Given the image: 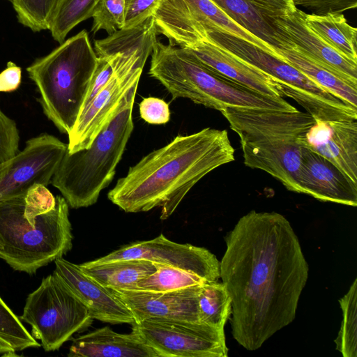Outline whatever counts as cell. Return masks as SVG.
<instances>
[{"instance_id":"cell-1","label":"cell","mask_w":357,"mask_h":357,"mask_svg":"<svg viewBox=\"0 0 357 357\" xmlns=\"http://www.w3.org/2000/svg\"><path fill=\"white\" fill-rule=\"evenodd\" d=\"M225 240L220 272L231 299L232 336L255 351L294 320L308 264L290 222L274 211H250Z\"/></svg>"},{"instance_id":"cell-2","label":"cell","mask_w":357,"mask_h":357,"mask_svg":"<svg viewBox=\"0 0 357 357\" xmlns=\"http://www.w3.org/2000/svg\"><path fill=\"white\" fill-rule=\"evenodd\" d=\"M234 151L226 130L178 135L130 167L107 197L127 213L161 207L160 219L166 220L199 180L234 161Z\"/></svg>"},{"instance_id":"cell-3","label":"cell","mask_w":357,"mask_h":357,"mask_svg":"<svg viewBox=\"0 0 357 357\" xmlns=\"http://www.w3.org/2000/svg\"><path fill=\"white\" fill-rule=\"evenodd\" d=\"M68 204L43 185L0 201V258L33 274L73 246Z\"/></svg>"},{"instance_id":"cell-4","label":"cell","mask_w":357,"mask_h":357,"mask_svg":"<svg viewBox=\"0 0 357 357\" xmlns=\"http://www.w3.org/2000/svg\"><path fill=\"white\" fill-rule=\"evenodd\" d=\"M239 137L244 164L301 193V138L315 123L307 112L227 107L220 112Z\"/></svg>"},{"instance_id":"cell-5","label":"cell","mask_w":357,"mask_h":357,"mask_svg":"<svg viewBox=\"0 0 357 357\" xmlns=\"http://www.w3.org/2000/svg\"><path fill=\"white\" fill-rule=\"evenodd\" d=\"M149 75L173 99L188 98L220 112L227 107L296 111L283 98L258 93L204 66L183 47L156 41Z\"/></svg>"},{"instance_id":"cell-6","label":"cell","mask_w":357,"mask_h":357,"mask_svg":"<svg viewBox=\"0 0 357 357\" xmlns=\"http://www.w3.org/2000/svg\"><path fill=\"white\" fill-rule=\"evenodd\" d=\"M138 84L125 95L112 119L91 145L73 153L66 151L51 183L73 208L94 204L112 181L132 132V108Z\"/></svg>"},{"instance_id":"cell-7","label":"cell","mask_w":357,"mask_h":357,"mask_svg":"<svg viewBox=\"0 0 357 357\" xmlns=\"http://www.w3.org/2000/svg\"><path fill=\"white\" fill-rule=\"evenodd\" d=\"M97 59L88 33L82 30L26 68L43 113L62 133L68 135L77 119Z\"/></svg>"},{"instance_id":"cell-8","label":"cell","mask_w":357,"mask_h":357,"mask_svg":"<svg viewBox=\"0 0 357 357\" xmlns=\"http://www.w3.org/2000/svg\"><path fill=\"white\" fill-rule=\"evenodd\" d=\"M203 29L214 42L273 77L279 84L282 96L295 100L315 121L357 119V107L324 89L287 62L244 40Z\"/></svg>"},{"instance_id":"cell-9","label":"cell","mask_w":357,"mask_h":357,"mask_svg":"<svg viewBox=\"0 0 357 357\" xmlns=\"http://www.w3.org/2000/svg\"><path fill=\"white\" fill-rule=\"evenodd\" d=\"M20 319L46 351L59 349L73 335L82 333L93 319L83 303L54 273L43 279L26 301Z\"/></svg>"},{"instance_id":"cell-10","label":"cell","mask_w":357,"mask_h":357,"mask_svg":"<svg viewBox=\"0 0 357 357\" xmlns=\"http://www.w3.org/2000/svg\"><path fill=\"white\" fill-rule=\"evenodd\" d=\"M161 357H227L225 329L202 322L153 318L132 324Z\"/></svg>"},{"instance_id":"cell-11","label":"cell","mask_w":357,"mask_h":357,"mask_svg":"<svg viewBox=\"0 0 357 357\" xmlns=\"http://www.w3.org/2000/svg\"><path fill=\"white\" fill-rule=\"evenodd\" d=\"M209 69L266 96L282 98L276 81L214 42L201 25L193 24L166 36Z\"/></svg>"},{"instance_id":"cell-12","label":"cell","mask_w":357,"mask_h":357,"mask_svg":"<svg viewBox=\"0 0 357 357\" xmlns=\"http://www.w3.org/2000/svg\"><path fill=\"white\" fill-rule=\"evenodd\" d=\"M68 144L47 133L32 137L24 149L0 164V201L26 193L36 185L47 186Z\"/></svg>"},{"instance_id":"cell-13","label":"cell","mask_w":357,"mask_h":357,"mask_svg":"<svg viewBox=\"0 0 357 357\" xmlns=\"http://www.w3.org/2000/svg\"><path fill=\"white\" fill-rule=\"evenodd\" d=\"M125 259H144L165 264L195 273L208 282L220 278V261L208 250L175 243L162 234L151 240L124 245L89 262L99 264Z\"/></svg>"},{"instance_id":"cell-14","label":"cell","mask_w":357,"mask_h":357,"mask_svg":"<svg viewBox=\"0 0 357 357\" xmlns=\"http://www.w3.org/2000/svg\"><path fill=\"white\" fill-rule=\"evenodd\" d=\"M275 38L321 67L357 86V63L349 61L328 45L306 24L304 12L294 11L271 17Z\"/></svg>"},{"instance_id":"cell-15","label":"cell","mask_w":357,"mask_h":357,"mask_svg":"<svg viewBox=\"0 0 357 357\" xmlns=\"http://www.w3.org/2000/svg\"><path fill=\"white\" fill-rule=\"evenodd\" d=\"M153 17L157 29L197 24L244 40L280 59L274 47L237 24L211 0H161Z\"/></svg>"},{"instance_id":"cell-16","label":"cell","mask_w":357,"mask_h":357,"mask_svg":"<svg viewBox=\"0 0 357 357\" xmlns=\"http://www.w3.org/2000/svg\"><path fill=\"white\" fill-rule=\"evenodd\" d=\"M142 70H115L109 82L79 113L68 134V153L89 148L102 128L112 119L129 89L139 84Z\"/></svg>"},{"instance_id":"cell-17","label":"cell","mask_w":357,"mask_h":357,"mask_svg":"<svg viewBox=\"0 0 357 357\" xmlns=\"http://www.w3.org/2000/svg\"><path fill=\"white\" fill-rule=\"evenodd\" d=\"M54 273L88 309L93 319L112 324L135 322L126 304L112 291L62 257L54 260Z\"/></svg>"},{"instance_id":"cell-18","label":"cell","mask_w":357,"mask_h":357,"mask_svg":"<svg viewBox=\"0 0 357 357\" xmlns=\"http://www.w3.org/2000/svg\"><path fill=\"white\" fill-rule=\"evenodd\" d=\"M199 287L171 291L109 289L131 311L135 322L153 318L200 322L197 303Z\"/></svg>"},{"instance_id":"cell-19","label":"cell","mask_w":357,"mask_h":357,"mask_svg":"<svg viewBox=\"0 0 357 357\" xmlns=\"http://www.w3.org/2000/svg\"><path fill=\"white\" fill-rule=\"evenodd\" d=\"M298 184L301 193L319 201L357 206V183L329 160L303 146Z\"/></svg>"},{"instance_id":"cell-20","label":"cell","mask_w":357,"mask_h":357,"mask_svg":"<svg viewBox=\"0 0 357 357\" xmlns=\"http://www.w3.org/2000/svg\"><path fill=\"white\" fill-rule=\"evenodd\" d=\"M300 141L357 183V119L316 121Z\"/></svg>"},{"instance_id":"cell-21","label":"cell","mask_w":357,"mask_h":357,"mask_svg":"<svg viewBox=\"0 0 357 357\" xmlns=\"http://www.w3.org/2000/svg\"><path fill=\"white\" fill-rule=\"evenodd\" d=\"M157 32L153 15L134 26L117 30L105 38L95 40V52L97 56L109 59L114 70H143L157 41Z\"/></svg>"},{"instance_id":"cell-22","label":"cell","mask_w":357,"mask_h":357,"mask_svg":"<svg viewBox=\"0 0 357 357\" xmlns=\"http://www.w3.org/2000/svg\"><path fill=\"white\" fill-rule=\"evenodd\" d=\"M69 357H161L135 332L119 333L105 326L73 339Z\"/></svg>"},{"instance_id":"cell-23","label":"cell","mask_w":357,"mask_h":357,"mask_svg":"<svg viewBox=\"0 0 357 357\" xmlns=\"http://www.w3.org/2000/svg\"><path fill=\"white\" fill-rule=\"evenodd\" d=\"M89 276L108 289H136L137 282L155 271L153 263L144 259L117 260L79 264Z\"/></svg>"},{"instance_id":"cell-24","label":"cell","mask_w":357,"mask_h":357,"mask_svg":"<svg viewBox=\"0 0 357 357\" xmlns=\"http://www.w3.org/2000/svg\"><path fill=\"white\" fill-rule=\"evenodd\" d=\"M280 59L346 103L357 107V86L310 61L287 44L275 47Z\"/></svg>"},{"instance_id":"cell-25","label":"cell","mask_w":357,"mask_h":357,"mask_svg":"<svg viewBox=\"0 0 357 357\" xmlns=\"http://www.w3.org/2000/svg\"><path fill=\"white\" fill-rule=\"evenodd\" d=\"M307 26L328 45L345 59L357 63V29L342 13L318 15L304 12Z\"/></svg>"},{"instance_id":"cell-26","label":"cell","mask_w":357,"mask_h":357,"mask_svg":"<svg viewBox=\"0 0 357 357\" xmlns=\"http://www.w3.org/2000/svg\"><path fill=\"white\" fill-rule=\"evenodd\" d=\"M245 29L273 47H278L271 16L250 0H211Z\"/></svg>"},{"instance_id":"cell-27","label":"cell","mask_w":357,"mask_h":357,"mask_svg":"<svg viewBox=\"0 0 357 357\" xmlns=\"http://www.w3.org/2000/svg\"><path fill=\"white\" fill-rule=\"evenodd\" d=\"M197 303L200 322L225 328L231 314V299L222 282L218 280L200 285Z\"/></svg>"},{"instance_id":"cell-28","label":"cell","mask_w":357,"mask_h":357,"mask_svg":"<svg viewBox=\"0 0 357 357\" xmlns=\"http://www.w3.org/2000/svg\"><path fill=\"white\" fill-rule=\"evenodd\" d=\"M100 0H59L50 23L53 39L63 43L77 24L92 17Z\"/></svg>"},{"instance_id":"cell-29","label":"cell","mask_w":357,"mask_h":357,"mask_svg":"<svg viewBox=\"0 0 357 357\" xmlns=\"http://www.w3.org/2000/svg\"><path fill=\"white\" fill-rule=\"evenodd\" d=\"M40 346L0 297V354L3 356H16V351Z\"/></svg>"},{"instance_id":"cell-30","label":"cell","mask_w":357,"mask_h":357,"mask_svg":"<svg viewBox=\"0 0 357 357\" xmlns=\"http://www.w3.org/2000/svg\"><path fill=\"white\" fill-rule=\"evenodd\" d=\"M153 264L155 271L137 282L138 289L171 291L209 282L191 272L160 263Z\"/></svg>"},{"instance_id":"cell-31","label":"cell","mask_w":357,"mask_h":357,"mask_svg":"<svg viewBox=\"0 0 357 357\" xmlns=\"http://www.w3.org/2000/svg\"><path fill=\"white\" fill-rule=\"evenodd\" d=\"M342 311V321L335 340L336 349L344 357L357 356V279L347 293L339 300Z\"/></svg>"},{"instance_id":"cell-32","label":"cell","mask_w":357,"mask_h":357,"mask_svg":"<svg viewBox=\"0 0 357 357\" xmlns=\"http://www.w3.org/2000/svg\"><path fill=\"white\" fill-rule=\"evenodd\" d=\"M59 0H12L18 22L32 31L48 30Z\"/></svg>"},{"instance_id":"cell-33","label":"cell","mask_w":357,"mask_h":357,"mask_svg":"<svg viewBox=\"0 0 357 357\" xmlns=\"http://www.w3.org/2000/svg\"><path fill=\"white\" fill-rule=\"evenodd\" d=\"M125 0H100L92 15L91 31H106L109 35L123 28Z\"/></svg>"},{"instance_id":"cell-34","label":"cell","mask_w":357,"mask_h":357,"mask_svg":"<svg viewBox=\"0 0 357 357\" xmlns=\"http://www.w3.org/2000/svg\"><path fill=\"white\" fill-rule=\"evenodd\" d=\"M20 135L15 122L0 109V164L19 152Z\"/></svg>"},{"instance_id":"cell-35","label":"cell","mask_w":357,"mask_h":357,"mask_svg":"<svg viewBox=\"0 0 357 357\" xmlns=\"http://www.w3.org/2000/svg\"><path fill=\"white\" fill-rule=\"evenodd\" d=\"M160 1L161 0H125L123 28L134 26L153 16Z\"/></svg>"},{"instance_id":"cell-36","label":"cell","mask_w":357,"mask_h":357,"mask_svg":"<svg viewBox=\"0 0 357 357\" xmlns=\"http://www.w3.org/2000/svg\"><path fill=\"white\" fill-rule=\"evenodd\" d=\"M296 7L301 6L311 14L322 15L342 13L357 6V0H292Z\"/></svg>"},{"instance_id":"cell-37","label":"cell","mask_w":357,"mask_h":357,"mask_svg":"<svg viewBox=\"0 0 357 357\" xmlns=\"http://www.w3.org/2000/svg\"><path fill=\"white\" fill-rule=\"evenodd\" d=\"M139 109L141 118L150 124H165L170 119L169 105L162 99L144 98L139 102Z\"/></svg>"},{"instance_id":"cell-38","label":"cell","mask_w":357,"mask_h":357,"mask_svg":"<svg viewBox=\"0 0 357 357\" xmlns=\"http://www.w3.org/2000/svg\"><path fill=\"white\" fill-rule=\"evenodd\" d=\"M114 72V66L109 59L98 56L96 66L81 111L89 104L93 97L105 86L113 76Z\"/></svg>"},{"instance_id":"cell-39","label":"cell","mask_w":357,"mask_h":357,"mask_svg":"<svg viewBox=\"0 0 357 357\" xmlns=\"http://www.w3.org/2000/svg\"><path fill=\"white\" fill-rule=\"evenodd\" d=\"M22 81V69L12 61L0 73V93L13 92L18 89Z\"/></svg>"},{"instance_id":"cell-40","label":"cell","mask_w":357,"mask_h":357,"mask_svg":"<svg viewBox=\"0 0 357 357\" xmlns=\"http://www.w3.org/2000/svg\"><path fill=\"white\" fill-rule=\"evenodd\" d=\"M267 15L278 16L294 11L297 7L292 0H250Z\"/></svg>"},{"instance_id":"cell-41","label":"cell","mask_w":357,"mask_h":357,"mask_svg":"<svg viewBox=\"0 0 357 357\" xmlns=\"http://www.w3.org/2000/svg\"><path fill=\"white\" fill-rule=\"evenodd\" d=\"M7 1H10V2L11 3V1H12V0H7Z\"/></svg>"}]
</instances>
